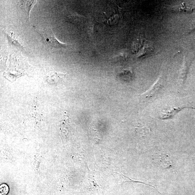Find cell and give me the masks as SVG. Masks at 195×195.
<instances>
[{
  "mask_svg": "<svg viewBox=\"0 0 195 195\" xmlns=\"http://www.w3.org/2000/svg\"><path fill=\"white\" fill-rule=\"evenodd\" d=\"M42 36L45 43L55 48H65L67 45L60 42L56 38L51 29H45L41 34Z\"/></svg>",
  "mask_w": 195,
  "mask_h": 195,
  "instance_id": "cell-1",
  "label": "cell"
},
{
  "mask_svg": "<svg viewBox=\"0 0 195 195\" xmlns=\"http://www.w3.org/2000/svg\"><path fill=\"white\" fill-rule=\"evenodd\" d=\"M171 10L177 12H190L193 10L191 7L186 5L185 3H182L177 6L170 7Z\"/></svg>",
  "mask_w": 195,
  "mask_h": 195,
  "instance_id": "cell-3",
  "label": "cell"
},
{
  "mask_svg": "<svg viewBox=\"0 0 195 195\" xmlns=\"http://www.w3.org/2000/svg\"><path fill=\"white\" fill-rule=\"evenodd\" d=\"M9 191L8 186L6 184H2L1 186V195H6Z\"/></svg>",
  "mask_w": 195,
  "mask_h": 195,
  "instance_id": "cell-7",
  "label": "cell"
},
{
  "mask_svg": "<svg viewBox=\"0 0 195 195\" xmlns=\"http://www.w3.org/2000/svg\"><path fill=\"white\" fill-rule=\"evenodd\" d=\"M163 80L161 77H160L150 89L142 94L141 95V97L144 99H150L159 93L163 88Z\"/></svg>",
  "mask_w": 195,
  "mask_h": 195,
  "instance_id": "cell-2",
  "label": "cell"
},
{
  "mask_svg": "<svg viewBox=\"0 0 195 195\" xmlns=\"http://www.w3.org/2000/svg\"><path fill=\"white\" fill-rule=\"evenodd\" d=\"M181 110L182 109H173L172 110L168 111L166 113H165L164 115L161 117V119H170V118H173L177 113Z\"/></svg>",
  "mask_w": 195,
  "mask_h": 195,
  "instance_id": "cell-5",
  "label": "cell"
},
{
  "mask_svg": "<svg viewBox=\"0 0 195 195\" xmlns=\"http://www.w3.org/2000/svg\"><path fill=\"white\" fill-rule=\"evenodd\" d=\"M23 4L24 6H25V9L27 10L28 14H29V11H30L31 8H32L33 4L35 3L34 1H24Z\"/></svg>",
  "mask_w": 195,
  "mask_h": 195,
  "instance_id": "cell-6",
  "label": "cell"
},
{
  "mask_svg": "<svg viewBox=\"0 0 195 195\" xmlns=\"http://www.w3.org/2000/svg\"><path fill=\"white\" fill-rule=\"evenodd\" d=\"M161 166L162 168L167 169L172 166V163L171 159L168 156H164L161 161Z\"/></svg>",
  "mask_w": 195,
  "mask_h": 195,
  "instance_id": "cell-4",
  "label": "cell"
}]
</instances>
